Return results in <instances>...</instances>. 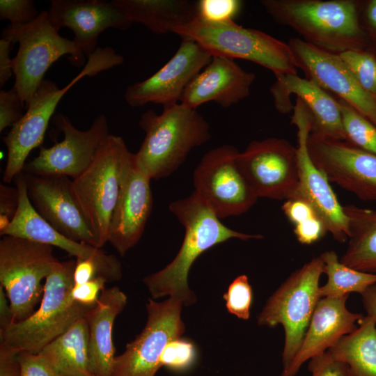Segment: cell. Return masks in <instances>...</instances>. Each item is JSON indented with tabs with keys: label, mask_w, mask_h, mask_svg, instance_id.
Segmentation results:
<instances>
[{
	"label": "cell",
	"mask_w": 376,
	"mask_h": 376,
	"mask_svg": "<svg viewBox=\"0 0 376 376\" xmlns=\"http://www.w3.org/2000/svg\"><path fill=\"white\" fill-rule=\"evenodd\" d=\"M170 211L184 226L181 247L174 259L162 269L143 279L153 299L169 295L189 306L196 297L188 285L189 269L196 258L211 247L236 238L259 240L263 236L241 233L220 221L212 209L194 191L190 196L169 205Z\"/></svg>",
	"instance_id": "6da1fadb"
},
{
	"label": "cell",
	"mask_w": 376,
	"mask_h": 376,
	"mask_svg": "<svg viewBox=\"0 0 376 376\" xmlns=\"http://www.w3.org/2000/svg\"><path fill=\"white\" fill-rule=\"evenodd\" d=\"M361 0H261L277 24L288 26L304 41L339 54L367 48L359 22Z\"/></svg>",
	"instance_id": "7a4b0ae2"
},
{
	"label": "cell",
	"mask_w": 376,
	"mask_h": 376,
	"mask_svg": "<svg viewBox=\"0 0 376 376\" xmlns=\"http://www.w3.org/2000/svg\"><path fill=\"white\" fill-rule=\"evenodd\" d=\"M139 124L145 138L134 153V160L150 180L170 175L192 149L211 138L210 125L203 116L180 102L163 107L160 114L147 111Z\"/></svg>",
	"instance_id": "3957f363"
},
{
	"label": "cell",
	"mask_w": 376,
	"mask_h": 376,
	"mask_svg": "<svg viewBox=\"0 0 376 376\" xmlns=\"http://www.w3.org/2000/svg\"><path fill=\"white\" fill-rule=\"evenodd\" d=\"M75 263L76 260H70L54 265L45 279L38 308L26 320L0 331L1 341L19 352L38 354L78 319L87 315L95 305L80 304L71 295Z\"/></svg>",
	"instance_id": "277c9868"
},
{
	"label": "cell",
	"mask_w": 376,
	"mask_h": 376,
	"mask_svg": "<svg viewBox=\"0 0 376 376\" xmlns=\"http://www.w3.org/2000/svg\"><path fill=\"white\" fill-rule=\"evenodd\" d=\"M172 33L195 41L212 56L247 60L269 70L275 77L297 75L288 42L263 31L244 28L233 20L209 22L197 15Z\"/></svg>",
	"instance_id": "5b68a950"
},
{
	"label": "cell",
	"mask_w": 376,
	"mask_h": 376,
	"mask_svg": "<svg viewBox=\"0 0 376 376\" xmlns=\"http://www.w3.org/2000/svg\"><path fill=\"white\" fill-rule=\"evenodd\" d=\"M134 153L122 136L109 134L87 169L72 180L73 196L101 249L109 240V226L123 173Z\"/></svg>",
	"instance_id": "8992f818"
},
{
	"label": "cell",
	"mask_w": 376,
	"mask_h": 376,
	"mask_svg": "<svg viewBox=\"0 0 376 376\" xmlns=\"http://www.w3.org/2000/svg\"><path fill=\"white\" fill-rule=\"evenodd\" d=\"M323 266L320 257H315L292 272L269 297L258 316L260 326L273 328L281 324L284 329L282 370L297 354L321 299L319 282Z\"/></svg>",
	"instance_id": "52a82bcc"
},
{
	"label": "cell",
	"mask_w": 376,
	"mask_h": 376,
	"mask_svg": "<svg viewBox=\"0 0 376 376\" xmlns=\"http://www.w3.org/2000/svg\"><path fill=\"white\" fill-rule=\"evenodd\" d=\"M2 38L13 43L19 42L17 54L13 58V88L26 106L44 80L46 72L61 56L70 55V61L77 67L84 63V54L73 40L59 35L46 10L25 26L9 24L3 30Z\"/></svg>",
	"instance_id": "ba28073f"
},
{
	"label": "cell",
	"mask_w": 376,
	"mask_h": 376,
	"mask_svg": "<svg viewBox=\"0 0 376 376\" xmlns=\"http://www.w3.org/2000/svg\"><path fill=\"white\" fill-rule=\"evenodd\" d=\"M111 67L109 56L105 52L97 49L88 58L81 71L65 87L60 88L51 80L42 81L27 104L26 113L3 138L8 151L2 178L4 182H11L23 171L31 151L43 143L49 120L68 91L83 77L94 76Z\"/></svg>",
	"instance_id": "9c48e42d"
},
{
	"label": "cell",
	"mask_w": 376,
	"mask_h": 376,
	"mask_svg": "<svg viewBox=\"0 0 376 376\" xmlns=\"http://www.w3.org/2000/svg\"><path fill=\"white\" fill-rule=\"evenodd\" d=\"M59 261L52 246L4 235L0 240V285L4 289L14 322L30 317L44 292L42 281Z\"/></svg>",
	"instance_id": "30bf717a"
},
{
	"label": "cell",
	"mask_w": 376,
	"mask_h": 376,
	"mask_svg": "<svg viewBox=\"0 0 376 376\" xmlns=\"http://www.w3.org/2000/svg\"><path fill=\"white\" fill-rule=\"evenodd\" d=\"M239 151L224 145L206 152L194 169V191L219 219L247 212L258 200L236 162Z\"/></svg>",
	"instance_id": "8fae6325"
},
{
	"label": "cell",
	"mask_w": 376,
	"mask_h": 376,
	"mask_svg": "<svg viewBox=\"0 0 376 376\" xmlns=\"http://www.w3.org/2000/svg\"><path fill=\"white\" fill-rule=\"evenodd\" d=\"M182 306L171 297L160 302L149 299L146 324L124 352L116 356L112 376H155L162 368L159 359L166 346L185 331Z\"/></svg>",
	"instance_id": "7c38bea8"
},
{
	"label": "cell",
	"mask_w": 376,
	"mask_h": 376,
	"mask_svg": "<svg viewBox=\"0 0 376 376\" xmlns=\"http://www.w3.org/2000/svg\"><path fill=\"white\" fill-rule=\"evenodd\" d=\"M236 162L258 198H290L298 184L297 149L285 139L270 137L249 143Z\"/></svg>",
	"instance_id": "4fadbf2b"
},
{
	"label": "cell",
	"mask_w": 376,
	"mask_h": 376,
	"mask_svg": "<svg viewBox=\"0 0 376 376\" xmlns=\"http://www.w3.org/2000/svg\"><path fill=\"white\" fill-rule=\"evenodd\" d=\"M291 123L297 127L298 184L290 198L308 201L324 219L327 231L334 239L343 243L350 236L349 219L329 180L310 156L307 143L313 119L305 104L298 98L294 105Z\"/></svg>",
	"instance_id": "5bb4252c"
},
{
	"label": "cell",
	"mask_w": 376,
	"mask_h": 376,
	"mask_svg": "<svg viewBox=\"0 0 376 376\" xmlns=\"http://www.w3.org/2000/svg\"><path fill=\"white\" fill-rule=\"evenodd\" d=\"M52 120L63 134V140L49 148L41 147L38 156L25 164L23 172L76 179L91 165L102 143L110 134L107 120L101 114L86 130L74 127L62 113L54 115Z\"/></svg>",
	"instance_id": "9a60e30c"
},
{
	"label": "cell",
	"mask_w": 376,
	"mask_h": 376,
	"mask_svg": "<svg viewBox=\"0 0 376 376\" xmlns=\"http://www.w3.org/2000/svg\"><path fill=\"white\" fill-rule=\"evenodd\" d=\"M310 156L332 182L365 201H376V154L345 141L310 133Z\"/></svg>",
	"instance_id": "2e32d148"
},
{
	"label": "cell",
	"mask_w": 376,
	"mask_h": 376,
	"mask_svg": "<svg viewBox=\"0 0 376 376\" xmlns=\"http://www.w3.org/2000/svg\"><path fill=\"white\" fill-rule=\"evenodd\" d=\"M288 44L296 68L301 69L306 79L334 93L376 125V98L361 88L339 54L319 49L299 38H290Z\"/></svg>",
	"instance_id": "e0dca14e"
},
{
	"label": "cell",
	"mask_w": 376,
	"mask_h": 376,
	"mask_svg": "<svg viewBox=\"0 0 376 376\" xmlns=\"http://www.w3.org/2000/svg\"><path fill=\"white\" fill-rule=\"evenodd\" d=\"M212 58V56L197 42L182 38L171 59L148 79L129 86L125 99L134 107L148 103L163 107L178 103L188 84Z\"/></svg>",
	"instance_id": "ac0fdd59"
},
{
	"label": "cell",
	"mask_w": 376,
	"mask_h": 376,
	"mask_svg": "<svg viewBox=\"0 0 376 376\" xmlns=\"http://www.w3.org/2000/svg\"><path fill=\"white\" fill-rule=\"evenodd\" d=\"M14 181L19 195L18 207L8 226L0 232L1 236H15L56 246L76 259H92L102 268L108 282L121 279L122 267L116 256L107 254L100 248L74 241L55 230L31 205L23 172Z\"/></svg>",
	"instance_id": "d6986e66"
},
{
	"label": "cell",
	"mask_w": 376,
	"mask_h": 376,
	"mask_svg": "<svg viewBox=\"0 0 376 376\" xmlns=\"http://www.w3.org/2000/svg\"><path fill=\"white\" fill-rule=\"evenodd\" d=\"M23 173L29 199L37 213L67 237L97 247L95 237L73 196L72 180L63 175Z\"/></svg>",
	"instance_id": "ffe728a7"
},
{
	"label": "cell",
	"mask_w": 376,
	"mask_h": 376,
	"mask_svg": "<svg viewBox=\"0 0 376 376\" xmlns=\"http://www.w3.org/2000/svg\"><path fill=\"white\" fill-rule=\"evenodd\" d=\"M53 26L74 33L73 41L88 58L97 49L99 36L107 29L125 31L132 22L112 1L52 0L48 10Z\"/></svg>",
	"instance_id": "44dd1931"
},
{
	"label": "cell",
	"mask_w": 376,
	"mask_h": 376,
	"mask_svg": "<svg viewBox=\"0 0 376 376\" xmlns=\"http://www.w3.org/2000/svg\"><path fill=\"white\" fill-rule=\"evenodd\" d=\"M150 180L137 168L134 153L125 169L109 226L108 242L121 256L143 235L152 207Z\"/></svg>",
	"instance_id": "7402d4cb"
},
{
	"label": "cell",
	"mask_w": 376,
	"mask_h": 376,
	"mask_svg": "<svg viewBox=\"0 0 376 376\" xmlns=\"http://www.w3.org/2000/svg\"><path fill=\"white\" fill-rule=\"evenodd\" d=\"M270 86L276 109L281 113L293 111L290 95L295 94L308 109L312 119L311 134L345 141L340 111L336 98L314 81L297 75L276 76Z\"/></svg>",
	"instance_id": "603a6c76"
},
{
	"label": "cell",
	"mask_w": 376,
	"mask_h": 376,
	"mask_svg": "<svg viewBox=\"0 0 376 376\" xmlns=\"http://www.w3.org/2000/svg\"><path fill=\"white\" fill-rule=\"evenodd\" d=\"M348 297L319 300L297 354L281 376H295L306 361L329 350L356 329V323L364 315L347 308Z\"/></svg>",
	"instance_id": "cb8c5ba5"
},
{
	"label": "cell",
	"mask_w": 376,
	"mask_h": 376,
	"mask_svg": "<svg viewBox=\"0 0 376 376\" xmlns=\"http://www.w3.org/2000/svg\"><path fill=\"white\" fill-rule=\"evenodd\" d=\"M255 79L254 73L242 69L234 59L213 56L188 84L180 102L194 109L208 102L228 108L249 95Z\"/></svg>",
	"instance_id": "d4e9b609"
},
{
	"label": "cell",
	"mask_w": 376,
	"mask_h": 376,
	"mask_svg": "<svg viewBox=\"0 0 376 376\" xmlns=\"http://www.w3.org/2000/svg\"><path fill=\"white\" fill-rule=\"evenodd\" d=\"M127 296L117 286L104 288L86 318L89 329L90 357L95 376H112L115 348L112 330L116 318L127 304Z\"/></svg>",
	"instance_id": "484cf974"
},
{
	"label": "cell",
	"mask_w": 376,
	"mask_h": 376,
	"mask_svg": "<svg viewBox=\"0 0 376 376\" xmlns=\"http://www.w3.org/2000/svg\"><path fill=\"white\" fill-rule=\"evenodd\" d=\"M132 22L141 23L152 32L165 34L192 21L197 2L189 0H113Z\"/></svg>",
	"instance_id": "4316f807"
},
{
	"label": "cell",
	"mask_w": 376,
	"mask_h": 376,
	"mask_svg": "<svg viewBox=\"0 0 376 376\" xmlns=\"http://www.w3.org/2000/svg\"><path fill=\"white\" fill-rule=\"evenodd\" d=\"M38 354L61 375L95 376L91 362L89 329L86 316L78 319Z\"/></svg>",
	"instance_id": "83f0119b"
},
{
	"label": "cell",
	"mask_w": 376,
	"mask_h": 376,
	"mask_svg": "<svg viewBox=\"0 0 376 376\" xmlns=\"http://www.w3.org/2000/svg\"><path fill=\"white\" fill-rule=\"evenodd\" d=\"M343 210L349 219L350 236L340 261L359 271L376 274V210L354 205Z\"/></svg>",
	"instance_id": "f1b7e54d"
},
{
	"label": "cell",
	"mask_w": 376,
	"mask_h": 376,
	"mask_svg": "<svg viewBox=\"0 0 376 376\" xmlns=\"http://www.w3.org/2000/svg\"><path fill=\"white\" fill-rule=\"evenodd\" d=\"M329 351L345 364L347 376H376V322L364 315L356 329Z\"/></svg>",
	"instance_id": "f546056e"
},
{
	"label": "cell",
	"mask_w": 376,
	"mask_h": 376,
	"mask_svg": "<svg viewBox=\"0 0 376 376\" xmlns=\"http://www.w3.org/2000/svg\"><path fill=\"white\" fill-rule=\"evenodd\" d=\"M320 257L324 263L323 273L327 278V282L320 286L321 298L349 296L351 292L362 295L376 283V274L359 271L343 264L333 250L323 252Z\"/></svg>",
	"instance_id": "4dcf8cb0"
},
{
	"label": "cell",
	"mask_w": 376,
	"mask_h": 376,
	"mask_svg": "<svg viewBox=\"0 0 376 376\" xmlns=\"http://www.w3.org/2000/svg\"><path fill=\"white\" fill-rule=\"evenodd\" d=\"M336 100L345 141L363 150L376 154V125L345 101Z\"/></svg>",
	"instance_id": "1f68e13d"
},
{
	"label": "cell",
	"mask_w": 376,
	"mask_h": 376,
	"mask_svg": "<svg viewBox=\"0 0 376 376\" xmlns=\"http://www.w3.org/2000/svg\"><path fill=\"white\" fill-rule=\"evenodd\" d=\"M359 84L376 98V54L364 48L339 54Z\"/></svg>",
	"instance_id": "d6a6232c"
},
{
	"label": "cell",
	"mask_w": 376,
	"mask_h": 376,
	"mask_svg": "<svg viewBox=\"0 0 376 376\" xmlns=\"http://www.w3.org/2000/svg\"><path fill=\"white\" fill-rule=\"evenodd\" d=\"M195 345L190 340L179 338L171 341L164 350L159 359L162 367L174 372H183L191 368L196 361Z\"/></svg>",
	"instance_id": "836d02e7"
},
{
	"label": "cell",
	"mask_w": 376,
	"mask_h": 376,
	"mask_svg": "<svg viewBox=\"0 0 376 376\" xmlns=\"http://www.w3.org/2000/svg\"><path fill=\"white\" fill-rule=\"evenodd\" d=\"M228 311L242 320L250 317L253 292L245 274L236 277L224 295Z\"/></svg>",
	"instance_id": "e575fe53"
},
{
	"label": "cell",
	"mask_w": 376,
	"mask_h": 376,
	"mask_svg": "<svg viewBox=\"0 0 376 376\" xmlns=\"http://www.w3.org/2000/svg\"><path fill=\"white\" fill-rule=\"evenodd\" d=\"M242 6L238 0H201L197 1L198 16L209 22L230 21L238 15Z\"/></svg>",
	"instance_id": "d590c367"
},
{
	"label": "cell",
	"mask_w": 376,
	"mask_h": 376,
	"mask_svg": "<svg viewBox=\"0 0 376 376\" xmlns=\"http://www.w3.org/2000/svg\"><path fill=\"white\" fill-rule=\"evenodd\" d=\"M40 13L33 0H1L0 18L8 20L10 25L23 26L34 21Z\"/></svg>",
	"instance_id": "8d00e7d4"
},
{
	"label": "cell",
	"mask_w": 376,
	"mask_h": 376,
	"mask_svg": "<svg viewBox=\"0 0 376 376\" xmlns=\"http://www.w3.org/2000/svg\"><path fill=\"white\" fill-rule=\"evenodd\" d=\"M24 102L13 87L8 91H0V132L13 126L22 116Z\"/></svg>",
	"instance_id": "74e56055"
},
{
	"label": "cell",
	"mask_w": 376,
	"mask_h": 376,
	"mask_svg": "<svg viewBox=\"0 0 376 376\" xmlns=\"http://www.w3.org/2000/svg\"><path fill=\"white\" fill-rule=\"evenodd\" d=\"M308 369L311 376H347V367L336 360L329 350L308 360Z\"/></svg>",
	"instance_id": "f35d334b"
},
{
	"label": "cell",
	"mask_w": 376,
	"mask_h": 376,
	"mask_svg": "<svg viewBox=\"0 0 376 376\" xmlns=\"http://www.w3.org/2000/svg\"><path fill=\"white\" fill-rule=\"evenodd\" d=\"M20 376H65L54 370L47 361L38 353L20 352Z\"/></svg>",
	"instance_id": "ab89813d"
},
{
	"label": "cell",
	"mask_w": 376,
	"mask_h": 376,
	"mask_svg": "<svg viewBox=\"0 0 376 376\" xmlns=\"http://www.w3.org/2000/svg\"><path fill=\"white\" fill-rule=\"evenodd\" d=\"M293 232L299 243L310 245L320 240L328 231L324 219L317 215L295 226Z\"/></svg>",
	"instance_id": "60d3db41"
},
{
	"label": "cell",
	"mask_w": 376,
	"mask_h": 376,
	"mask_svg": "<svg viewBox=\"0 0 376 376\" xmlns=\"http://www.w3.org/2000/svg\"><path fill=\"white\" fill-rule=\"evenodd\" d=\"M359 22L365 34L367 48L376 54V0L362 1Z\"/></svg>",
	"instance_id": "b9f144b4"
},
{
	"label": "cell",
	"mask_w": 376,
	"mask_h": 376,
	"mask_svg": "<svg viewBox=\"0 0 376 376\" xmlns=\"http://www.w3.org/2000/svg\"><path fill=\"white\" fill-rule=\"evenodd\" d=\"M106 283L107 281L105 279L98 276L86 283L75 285L71 292L72 297L80 304L95 306L101 292L105 288Z\"/></svg>",
	"instance_id": "7bdbcfd3"
},
{
	"label": "cell",
	"mask_w": 376,
	"mask_h": 376,
	"mask_svg": "<svg viewBox=\"0 0 376 376\" xmlns=\"http://www.w3.org/2000/svg\"><path fill=\"white\" fill-rule=\"evenodd\" d=\"M0 232L10 224L18 207L19 195L17 187L0 185Z\"/></svg>",
	"instance_id": "ee69618b"
},
{
	"label": "cell",
	"mask_w": 376,
	"mask_h": 376,
	"mask_svg": "<svg viewBox=\"0 0 376 376\" xmlns=\"http://www.w3.org/2000/svg\"><path fill=\"white\" fill-rule=\"evenodd\" d=\"M19 352L5 342L0 343V376H20Z\"/></svg>",
	"instance_id": "f6af8a7d"
},
{
	"label": "cell",
	"mask_w": 376,
	"mask_h": 376,
	"mask_svg": "<svg viewBox=\"0 0 376 376\" xmlns=\"http://www.w3.org/2000/svg\"><path fill=\"white\" fill-rule=\"evenodd\" d=\"M98 276L106 279L103 270L95 261L92 259H76L73 276L75 285L86 283Z\"/></svg>",
	"instance_id": "bcb514c9"
},
{
	"label": "cell",
	"mask_w": 376,
	"mask_h": 376,
	"mask_svg": "<svg viewBox=\"0 0 376 376\" xmlns=\"http://www.w3.org/2000/svg\"><path fill=\"white\" fill-rule=\"evenodd\" d=\"M13 42L8 39L0 40V86L2 87L11 77L13 73V58L10 51Z\"/></svg>",
	"instance_id": "7dc6e473"
},
{
	"label": "cell",
	"mask_w": 376,
	"mask_h": 376,
	"mask_svg": "<svg viewBox=\"0 0 376 376\" xmlns=\"http://www.w3.org/2000/svg\"><path fill=\"white\" fill-rule=\"evenodd\" d=\"M14 323V315L7 295L0 285V331H3Z\"/></svg>",
	"instance_id": "c3c4849f"
},
{
	"label": "cell",
	"mask_w": 376,
	"mask_h": 376,
	"mask_svg": "<svg viewBox=\"0 0 376 376\" xmlns=\"http://www.w3.org/2000/svg\"><path fill=\"white\" fill-rule=\"evenodd\" d=\"M361 295V301L367 315L376 322V283L369 287Z\"/></svg>",
	"instance_id": "681fc988"
}]
</instances>
